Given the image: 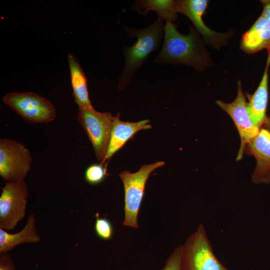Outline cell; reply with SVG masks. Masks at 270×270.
<instances>
[{
  "label": "cell",
  "instance_id": "7c38bea8",
  "mask_svg": "<svg viewBox=\"0 0 270 270\" xmlns=\"http://www.w3.org/2000/svg\"><path fill=\"white\" fill-rule=\"evenodd\" d=\"M120 114L114 116L113 126L106 154L100 164L107 166L112 156L138 131L152 128L149 120L138 122H125L120 120Z\"/></svg>",
  "mask_w": 270,
  "mask_h": 270
},
{
  "label": "cell",
  "instance_id": "8992f818",
  "mask_svg": "<svg viewBox=\"0 0 270 270\" xmlns=\"http://www.w3.org/2000/svg\"><path fill=\"white\" fill-rule=\"evenodd\" d=\"M78 120L92 143L96 158L102 161L108 148L114 116L110 112H98L94 108H80Z\"/></svg>",
  "mask_w": 270,
  "mask_h": 270
},
{
  "label": "cell",
  "instance_id": "4fadbf2b",
  "mask_svg": "<svg viewBox=\"0 0 270 270\" xmlns=\"http://www.w3.org/2000/svg\"><path fill=\"white\" fill-rule=\"evenodd\" d=\"M268 56L265 70L260 82L254 94L246 93L249 102L247 108L254 123L259 128L262 126L267 116L266 110L268 102V69L270 66V49L268 50Z\"/></svg>",
  "mask_w": 270,
  "mask_h": 270
},
{
  "label": "cell",
  "instance_id": "30bf717a",
  "mask_svg": "<svg viewBox=\"0 0 270 270\" xmlns=\"http://www.w3.org/2000/svg\"><path fill=\"white\" fill-rule=\"evenodd\" d=\"M207 0H176L177 12L186 16L192 22L204 42L212 48L220 50L227 44L232 36L230 32L220 33L210 28L202 20L208 4Z\"/></svg>",
  "mask_w": 270,
  "mask_h": 270
},
{
  "label": "cell",
  "instance_id": "2e32d148",
  "mask_svg": "<svg viewBox=\"0 0 270 270\" xmlns=\"http://www.w3.org/2000/svg\"><path fill=\"white\" fill-rule=\"evenodd\" d=\"M68 59L76 102L80 108H94L89 98L86 78L79 61L70 53L68 54Z\"/></svg>",
  "mask_w": 270,
  "mask_h": 270
},
{
  "label": "cell",
  "instance_id": "8fae6325",
  "mask_svg": "<svg viewBox=\"0 0 270 270\" xmlns=\"http://www.w3.org/2000/svg\"><path fill=\"white\" fill-rule=\"evenodd\" d=\"M248 152L254 156L256 164L252 176L256 184L270 182V132L262 128L258 134L248 144Z\"/></svg>",
  "mask_w": 270,
  "mask_h": 270
},
{
  "label": "cell",
  "instance_id": "52a82bcc",
  "mask_svg": "<svg viewBox=\"0 0 270 270\" xmlns=\"http://www.w3.org/2000/svg\"><path fill=\"white\" fill-rule=\"evenodd\" d=\"M2 101L24 120L35 123H47L56 117L54 106L46 98L32 92H12Z\"/></svg>",
  "mask_w": 270,
  "mask_h": 270
},
{
  "label": "cell",
  "instance_id": "d6986e66",
  "mask_svg": "<svg viewBox=\"0 0 270 270\" xmlns=\"http://www.w3.org/2000/svg\"><path fill=\"white\" fill-rule=\"evenodd\" d=\"M96 217L94 230L97 236L104 240L112 239L114 230L110 222L105 218H100L99 213L96 214Z\"/></svg>",
  "mask_w": 270,
  "mask_h": 270
},
{
  "label": "cell",
  "instance_id": "ba28073f",
  "mask_svg": "<svg viewBox=\"0 0 270 270\" xmlns=\"http://www.w3.org/2000/svg\"><path fill=\"white\" fill-rule=\"evenodd\" d=\"M32 158L21 143L0 139V176L6 182L24 180L30 170Z\"/></svg>",
  "mask_w": 270,
  "mask_h": 270
},
{
  "label": "cell",
  "instance_id": "603a6c76",
  "mask_svg": "<svg viewBox=\"0 0 270 270\" xmlns=\"http://www.w3.org/2000/svg\"><path fill=\"white\" fill-rule=\"evenodd\" d=\"M264 128L268 130L270 132V116H268L266 118L263 125Z\"/></svg>",
  "mask_w": 270,
  "mask_h": 270
},
{
  "label": "cell",
  "instance_id": "e0dca14e",
  "mask_svg": "<svg viewBox=\"0 0 270 270\" xmlns=\"http://www.w3.org/2000/svg\"><path fill=\"white\" fill-rule=\"evenodd\" d=\"M132 9L142 15H146L150 10L156 12L166 22H174L177 18L176 0H142L134 2Z\"/></svg>",
  "mask_w": 270,
  "mask_h": 270
},
{
  "label": "cell",
  "instance_id": "9a60e30c",
  "mask_svg": "<svg viewBox=\"0 0 270 270\" xmlns=\"http://www.w3.org/2000/svg\"><path fill=\"white\" fill-rule=\"evenodd\" d=\"M40 240L37 232L35 216L32 214L24 228L18 232L10 234L0 228V254L7 253L20 244L38 243Z\"/></svg>",
  "mask_w": 270,
  "mask_h": 270
},
{
  "label": "cell",
  "instance_id": "277c9868",
  "mask_svg": "<svg viewBox=\"0 0 270 270\" xmlns=\"http://www.w3.org/2000/svg\"><path fill=\"white\" fill-rule=\"evenodd\" d=\"M182 264L184 270H229L214 254L201 224L182 244Z\"/></svg>",
  "mask_w": 270,
  "mask_h": 270
},
{
  "label": "cell",
  "instance_id": "5b68a950",
  "mask_svg": "<svg viewBox=\"0 0 270 270\" xmlns=\"http://www.w3.org/2000/svg\"><path fill=\"white\" fill-rule=\"evenodd\" d=\"M0 196V228L12 230L24 218L28 196L24 180L6 182Z\"/></svg>",
  "mask_w": 270,
  "mask_h": 270
},
{
  "label": "cell",
  "instance_id": "cb8c5ba5",
  "mask_svg": "<svg viewBox=\"0 0 270 270\" xmlns=\"http://www.w3.org/2000/svg\"></svg>",
  "mask_w": 270,
  "mask_h": 270
},
{
  "label": "cell",
  "instance_id": "7a4b0ae2",
  "mask_svg": "<svg viewBox=\"0 0 270 270\" xmlns=\"http://www.w3.org/2000/svg\"><path fill=\"white\" fill-rule=\"evenodd\" d=\"M124 28L129 36H134L137 40L132 46H124L125 64L118 82L120 90L124 89L128 85L148 56L158 49L164 26L162 20L158 18L151 26L143 29Z\"/></svg>",
  "mask_w": 270,
  "mask_h": 270
},
{
  "label": "cell",
  "instance_id": "ffe728a7",
  "mask_svg": "<svg viewBox=\"0 0 270 270\" xmlns=\"http://www.w3.org/2000/svg\"><path fill=\"white\" fill-rule=\"evenodd\" d=\"M162 270H184L182 264V244L169 256Z\"/></svg>",
  "mask_w": 270,
  "mask_h": 270
},
{
  "label": "cell",
  "instance_id": "6da1fadb",
  "mask_svg": "<svg viewBox=\"0 0 270 270\" xmlns=\"http://www.w3.org/2000/svg\"><path fill=\"white\" fill-rule=\"evenodd\" d=\"M188 34L180 33L177 25L166 22L164 42L158 55L154 61L162 64H182L196 70L204 71L212 64L204 42L196 30L190 26Z\"/></svg>",
  "mask_w": 270,
  "mask_h": 270
},
{
  "label": "cell",
  "instance_id": "7402d4cb",
  "mask_svg": "<svg viewBox=\"0 0 270 270\" xmlns=\"http://www.w3.org/2000/svg\"><path fill=\"white\" fill-rule=\"evenodd\" d=\"M260 2L263 6L262 15L266 20L270 28V0H262Z\"/></svg>",
  "mask_w": 270,
  "mask_h": 270
},
{
  "label": "cell",
  "instance_id": "9c48e42d",
  "mask_svg": "<svg viewBox=\"0 0 270 270\" xmlns=\"http://www.w3.org/2000/svg\"><path fill=\"white\" fill-rule=\"evenodd\" d=\"M216 104L226 112L234 120L238 132L241 144L236 158L242 159L245 146L258 134L260 129L254 123L248 108L246 96L243 93L240 80L238 82V94L236 99L230 103L217 100Z\"/></svg>",
  "mask_w": 270,
  "mask_h": 270
},
{
  "label": "cell",
  "instance_id": "5bb4252c",
  "mask_svg": "<svg viewBox=\"0 0 270 270\" xmlns=\"http://www.w3.org/2000/svg\"><path fill=\"white\" fill-rule=\"evenodd\" d=\"M240 48L248 54H253L263 48L270 49V28L262 14L243 34Z\"/></svg>",
  "mask_w": 270,
  "mask_h": 270
},
{
  "label": "cell",
  "instance_id": "3957f363",
  "mask_svg": "<svg viewBox=\"0 0 270 270\" xmlns=\"http://www.w3.org/2000/svg\"><path fill=\"white\" fill-rule=\"evenodd\" d=\"M164 164V162L158 161L143 165L134 173L124 170L119 174L118 176L122 182L124 192V226L138 228V216L146 182L152 172Z\"/></svg>",
  "mask_w": 270,
  "mask_h": 270
},
{
  "label": "cell",
  "instance_id": "44dd1931",
  "mask_svg": "<svg viewBox=\"0 0 270 270\" xmlns=\"http://www.w3.org/2000/svg\"><path fill=\"white\" fill-rule=\"evenodd\" d=\"M0 270H16L14 264L8 252L0 254Z\"/></svg>",
  "mask_w": 270,
  "mask_h": 270
},
{
  "label": "cell",
  "instance_id": "ac0fdd59",
  "mask_svg": "<svg viewBox=\"0 0 270 270\" xmlns=\"http://www.w3.org/2000/svg\"><path fill=\"white\" fill-rule=\"evenodd\" d=\"M107 166L102 164H94L86 170L84 178L90 184L96 185L101 183L108 176Z\"/></svg>",
  "mask_w": 270,
  "mask_h": 270
}]
</instances>
